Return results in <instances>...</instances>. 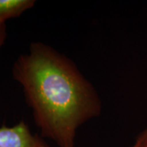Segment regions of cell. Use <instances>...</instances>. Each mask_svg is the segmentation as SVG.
Returning a JSON list of instances; mask_svg holds the SVG:
<instances>
[{"instance_id":"5b68a950","label":"cell","mask_w":147,"mask_h":147,"mask_svg":"<svg viewBox=\"0 0 147 147\" xmlns=\"http://www.w3.org/2000/svg\"><path fill=\"white\" fill-rule=\"evenodd\" d=\"M7 38V26L6 21L0 19V49L5 42Z\"/></svg>"},{"instance_id":"3957f363","label":"cell","mask_w":147,"mask_h":147,"mask_svg":"<svg viewBox=\"0 0 147 147\" xmlns=\"http://www.w3.org/2000/svg\"><path fill=\"white\" fill-rule=\"evenodd\" d=\"M34 0H0V19L17 18L35 5Z\"/></svg>"},{"instance_id":"277c9868","label":"cell","mask_w":147,"mask_h":147,"mask_svg":"<svg viewBox=\"0 0 147 147\" xmlns=\"http://www.w3.org/2000/svg\"><path fill=\"white\" fill-rule=\"evenodd\" d=\"M129 147H147V127L137 135Z\"/></svg>"},{"instance_id":"6da1fadb","label":"cell","mask_w":147,"mask_h":147,"mask_svg":"<svg viewBox=\"0 0 147 147\" xmlns=\"http://www.w3.org/2000/svg\"><path fill=\"white\" fill-rule=\"evenodd\" d=\"M11 72L40 136L58 147H74L79 127L101 114L102 102L93 84L73 61L46 43L31 42Z\"/></svg>"},{"instance_id":"7a4b0ae2","label":"cell","mask_w":147,"mask_h":147,"mask_svg":"<svg viewBox=\"0 0 147 147\" xmlns=\"http://www.w3.org/2000/svg\"><path fill=\"white\" fill-rule=\"evenodd\" d=\"M0 147H50L43 137L33 134L23 120L12 127H0Z\"/></svg>"}]
</instances>
